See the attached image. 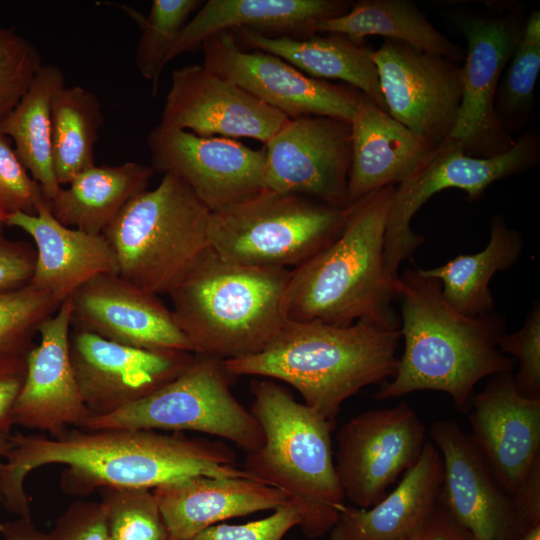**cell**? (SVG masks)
<instances>
[{"label":"cell","mask_w":540,"mask_h":540,"mask_svg":"<svg viewBox=\"0 0 540 540\" xmlns=\"http://www.w3.org/2000/svg\"><path fill=\"white\" fill-rule=\"evenodd\" d=\"M49 464L67 466L60 484L70 496H88L103 487L151 490L197 475L251 479L236 466L235 452L225 443L180 432L76 428L56 437L15 432L0 464V502L10 513L30 518L24 480Z\"/></svg>","instance_id":"obj_1"},{"label":"cell","mask_w":540,"mask_h":540,"mask_svg":"<svg viewBox=\"0 0 540 540\" xmlns=\"http://www.w3.org/2000/svg\"><path fill=\"white\" fill-rule=\"evenodd\" d=\"M397 300L404 349L395 375L375 394L378 400L432 390L446 393L457 410L467 412L482 379L514 370L515 361L497 345L506 333L504 317L458 312L444 298L440 281L419 268L399 275Z\"/></svg>","instance_id":"obj_2"},{"label":"cell","mask_w":540,"mask_h":540,"mask_svg":"<svg viewBox=\"0 0 540 540\" xmlns=\"http://www.w3.org/2000/svg\"><path fill=\"white\" fill-rule=\"evenodd\" d=\"M396 186L349 206L337 238L291 270L284 297L287 320L348 326L357 321L399 329L392 303L399 277L387 270L386 222Z\"/></svg>","instance_id":"obj_3"},{"label":"cell","mask_w":540,"mask_h":540,"mask_svg":"<svg viewBox=\"0 0 540 540\" xmlns=\"http://www.w3.org/2000/svg\"><path fill=\"white\" fill-rule=\"evenodd\" d=\"M400 341L399 329L365 321L336 326L287 320L263 351L223 361L232 376L288 383L304 404L335 424L345 400L395 375Z\"/></svg>","instance_id":"obj_4"},{"label":"cell","mask_w":540,"mask_h":540,"mask_svg":"<svg viewBox=\"0 0 540 540\" xmlns=\"http://www.w3.org/2000/svg\"><path fill=\"white\" fill-rule=\"evenodd\" d=\"M290 273L232 263L209 247L168 294L192 352L230 360L263 351L287 321Z\"/></svg>","instance_id":"obj_5"},{"label":"cell","mask_w":540,"mask_h":540,"mask_svg":"<svg viewBox=\"0 0 540 540\" xmlns=\"http://www.w3.org/2000/svg\"><path fill=\"white\" fill-rule=\"evenodd\" d=\"M251 392L250 411L260 423L264 443L247 453L242 468L251 479L282 490L303 507L299 527L307 537L328 533L345 504L332 452L335 424L273 380H254Z\"/></svg>","instance_id":"obj_6"},{"label":"cell","mask_w":540,"mask_h":540,"mask_svg":"<svg viewBox=\"0 0 540 540\" xmlns=\"http://www.w3.org/2000/svg\"><path fill=\"white\" fill-rule=\"evenodd\" d=\"M210 211L175 174L132 199L103 235L119 275L154 294H169L209 248Z\"/></svg>","instance_id":"obj_7"},{"label":"cell","mask_w":540,"mask_h":540,"mask_svg":"<svg viewBox=\"0 0 540 540\" xmlns=\"http://www.w3.org/2000/svg\"><path fill=\"white\" fill-rule=\"evenodd\" d=\"M349 207L261 189L210 213L209 247L222 259L251 267H298L343 230Z\"/></svg>","instance_id":"obj_8"},{"label":"cell","mask_w":540,"mask_h":540,"mask_svg":"<svg viewBox=\"0 0 540 540\" xmlns=\"http://www.w3.org/2000/svg\"><path fill=\"white\" fill-rule=\"evenodd\" d=\"M222 359L194 354L189 366L157 391L81 429L194 431L233 442L246 453L264 443L260 423L233 395Z\"/></svg>","instance_id":"obj_9"},{"label":"cell","mask_w":540,"mask_h":540,"mask_svg":"<svg viewBox=\"0 0 540 540\" xmlns=\"http://www.w3.org/2000/svg\"><path fill=\"white\" fill-rule=\"evenodd\" d=\"M540 161V137L535 128L523 132L506 152L492 157L464 154L448 143L439 146L433 159L415 176L396 186L384 237L388 272L398 277L399 266L424 242L411 221L436 193L459 189L469 201L480 199L494 182L526 172Z\"/></svg>","instance_id":"obj_10"},{"label":"cell","mask_w":540,"mask_h":540,"mask_svg":"<svg viewBox=\"0 0 540 540\" xmlns=\"http://www.w3.org/2000/svg\"><path fill=\"white\" fill-rule=\"evenodd\" d=\"M525 19L520 7L499 17L452 15L451 21L467 41V52L458 117L444 143L466 155L492 157L506 152L515 141L497 118L495 98Z\"/></svg>","instance_id":"obj_11"},{"label":"cell","mask_w":540,"mask_h":540,"mask_svg":"<svg viewBox=\"0 0 540 540\" xmlns=\"http://www.w3.org/2000/svg\"><path fill=\"white\" fill-rule=\"evenodd\" d=\"M426 442L423 422L404 401L348 420L337 433L334 461L345 499L358 508L378 503L417 463Z\"/></svg>","instance_id":"obj_12"},{"label":"cell","mask_w":540,"mask_h":540,"mask_svg":"<svg viewBox=\"0 0 540 540\" xmlns=\"http://www.w3.org/2000/svg\"><path fill=\"white\" fill-rule=\"evenodd\" d=\"M203 66L288 118L328 116L350 122L363 95L347 84L312 78L270 53L244 50L233 32L200 46Z\"/></svg>","instance_id":"obj_13"},{"label":"cell","mask_w":540,"mask_h":540,"mask_svg":"<svg viewBox=\"0 0 540 540\" xmlns=\"http://www.w3.org/2000/svg\"><path fill=\"white\" fill-rule=\"evenodd\" d=\"M351 124L328 116L288 118L264 145L263 188L347 208Z\"/></svg>","instance_id":"obj_14"},{"label":"cell","mask_w":540,"mask_h":540,"mask_svg":"<svg viewBox=\"0 0 540 540\" xmlns=\"http://www.w3.org/2000/svg\"><path fill=\"white\" fill-rule=\"evenodd\" d=\"M388 114L439 147L456 123L462 66L446 57L384 39L373 52Z\"/></svg>","instance_id":"obj_15"},{"label":"cell","mask_w":540,"mask_h":540,"mask_svg":"<svg viewBox=\"0 0 540 540\" xmlns=\"http://www.w3.org/2000/svg\"><path fill=\"white\" fill-rule=\"evenodd\" d=\"M151 167L177 175L210 211L263 189L266 150L226 137H204L161 123L147 136Z\"/></svg>","instance_id":"obj_16"},{"label":"cell","mask_w":540,"mask_h":540,"mask_svg":"<svg viewBox=\"0 0 540 540\" xmlns=\"http://www.w3.org/2000/svg\"><path fill=\"white\" fill-rule=\"evenodd\" d=\"M71 361L90 417L109 415L157 391L180 375L194 353L120 344L73 328Z\"/></svg>","instance_id":"obj_17"},{"label":"cell","mask_w":540,"mask_h":540,"mask_svg":"<svg viewBox=\"0 0 540 540\" xmlns=\"http://www.w3.org/2000/svg\"><path fill=\"white\" fill-rule=\"evenodd\" d=\"M443 465L439 501L472 540H519L527 530L469 434L452 419L429 429Z\"/></svg>","instance_id":"obj_18"},{"label":"cell","mask_w":540,"mask_h":540,"mask_svg":"<svg viewBox=\"0 0 540 540\" xmlns=\"http://www.w3.org/2000/svg\"><path fill=\"white\" fill-rule=\"evenodd\" d=\"M288 119L203 65L172 72L161 124L199 136L247 137L264 145Z\"/></svg>","instance_id":"obj_19"},{"label":"cell","mask_w":540,"mask_h":540,"mask_svg":"<svg viewBox=\"0 0 540 540\" xmlns=\"http://www.w3.org/2000/svg\"><path fill=\"white\" fill-rule=\"evenodd\" d=\"M72 304L64 300L38 327L39 343L27 353L26 377L12 409L13 425L56 437L90 417L75 377L69 347Z\"/></svg>","instance_id":"obj_20"},{"label":"cell","mask_w":540,"mask_h":540,"mask_svg":"<svg viewBox=\"0 0 540 540\" xmlns=\"http://www.w3.org/2000/svg\"><path fill=\"white\" fill-rule=\"evenodd\" d=\"M70 298L75 329L134 347L192 352L172 311L158 296L119 274L98 275Z\"/></svg>","instance_id":"obj_21"},{"label":"cell","mask_w":540,"mask_h":540,"mask_svg":"<svg viewBox=\"0 0 540 540\" xmlns=\"http://www.w3.org/2000/svg\"><path fill=\"white\" fill-rule=\"evenodd\" d=\"M470 437L492 473L510 495L540 461V399L518 392L513 373L491 376L474 394Z\"/></svg>","instance_id":"obj_22"},{"label":"cell","mask_w":540,"mask_h":540,"mask_svg":"<svg viewBox=\"0 0 540 540\" xmlns=\"http://www.w3.org/2000/svg\"><path fill=\"white\" fill-rule=\"evenodd\" d=\"M351 164L347 207L387 186H398L420 172L439 147L404 126L362 95L350 121Z\"/></svg>","instance_id":"obj_23"},{"label":"cell","mask_w":540,"mask_h":540,"mask_svg":"<svg viewBox=\"0 0 540 540\" xmlns=\"http://www.w3.org/2000/svg\"><path fill=\"white\" fill-rule=\"evenodd\" d=\"M5 224L23 230L34 241L36 261L29 285L60 303L98 275L119 274L117 256L104 235L62 224L46 199L35 214L13 213Z\"/></svg>","instance_id":"obj_24"},{"label":"cell","mask_w":540,"mask_h":540,"mask_svg":"<svg viewBox=\"0 0 540 540\" xmlns=\"http://www.w3.org/2000/svg\"><path fill=\"white\" fill-rule=\"evenodd\" d=\"M169 540H188L224 520L275 510L291 499L259 481L235 477L189 476L152 489Z\"/></svg>","instance_id":"obj_25"},{"label":"cell","mask_w":540,"mask_h":540,"mask_svg":"<svg viewBox=\"0 0 540 540\" xmlns=\"http://www.w3.org/2000/svg\"><path fill=\"white\" fill-rule=\"evenodd\" d=\"M351 6L345 0H208L181 30L168 62L221 32L246 29L269 36L308 37L317 34V24Z\"/></svg>","instance_id":"obj_26"},{"label":"cell","mask_w":540,"mask_h":540,"mask_svg":"<svg viewBox=\"0 0 540 540\" xmlns=\"http://www.w3.org/2000/svg\"><path fill=\"white\" fill-rule=\"evenodd\" d=\"M442 478L441 455L427 440L417 463L378 503L339 509L329 540H409L437 505Z\"/></svg>","instance_id":"obj_27"},{"label":"cell","mask_w":540,"mask_h":540,"mask_svg":"<svg viewBox=\"0 0 540 540\" xmlns=\"http://www.w3.org/2000/svg\"><path fill=\"white\" fill-rule=\"evenodd\" d=\"M238 32L241 42L251 49L278 56L312 78L341 80L388 113L371 48L357 45L337 33L296 38L269 36L246 29Z\"/></svg>","instance_id":"obj_28"},{"label":"cell","mask_w":540,"mask_h":540,"mask_svg":"<svg viewBox=\"0 0 540 540\" xmlns=\"http://www.w3.org/2000/svg\"><path fill=\"white\" fill-rule=\"evenodd\" d=\"M154 172L151 166L132 161L94 165L46 203L62 224L100 235L132 199L147 190Z\"/></svg>","instance_id":"obj_29"},{"label":"cell","mask_w":540,"mask_h":540,"mask_svg":"<svg viewBox=\"0 0 540 540\" xmlns=\"http://www.w3.org/2000/svg\"><path fill=\"white\" fill-rule=\"evenodd\" d=\"M523 239L504 217L495 214L490 222V239L477 253L460 254L445 264L419 271L436 278L446 301L458 312L475 317L493 312L495 302L489 288L494 274L509 270L520 258Z\"/></svg>","instance_id":"obj_30"},{"label":"cell","mask_w":540,"mask_h":540,"mask_svg":"<svg viewBox=\"0 0 540 540\" xmlns=\"http://www.w3.org/2000/svg\"><path fill=\"white\" fill-rule=\"evenodd\" d=\"M316 33L344 35L357 45L369 36L406 43L460 63L465 54L409 0H360L344 14L317 24Z\"/></svg>","instance_id":"obj_31"},{"label":"cell","mask_w":540,"mask_h":540,"mask_svg":"<svg viewBox=\"0 0 540 540\" xmlns=\"http://www.w3.org/2000/svg\"><path fill=\"white\" fill-rule=\"evenodd\" d=\"M64 85L61 69L43 64L27 93L0 122V132L13 140L19 160L39 184L46 200L53 199L62 188L53 166L51 105Z\"/></svg>","instance_id":"obj_32"},{"label":"cell","mask_w":540,"mask_h":540,"mask_svg":"<svg viewBox=\"0 0 540 540\" xmlns=\"http://www.w3.org/2000/svg\"><path fill=\"white\" fill-rule=\"evenodd\" d=\"M102 105L96 94L82 86L60 88L51 105V143L55 175L69 184L95 165L94 147L103 124Z\"/></svg>","instance_id":"obj_33"},{"label":"cell","mask_w":540,"mask_h":540,"mask_svg":"<svg viewBox=\"0 0 540 540\" xmlns=\"http://www.w3.org/2000/svg\"><path fill=\"white\" fill-rule=\"evenodd\" d=\"M540 71V12L525 19L521 37L500 78L495 112L504 131H521L530 122Z\"/></svg>","instance_id":"obj_34"},{"label":"cell","mask_w":540,"mask_h":540,"mask_svg":"<svg viewBox=\"0 0 540 540\" xmlns=\"http://www.w3.org/2000/svg\"><path fill=\"white\" fill-rule=\"evenodd\" d=\"M202 4L200 0H153L147 17L127 5L120 6L141 30L135 63L142 77L152 82L153 95L177 37Z\"/></svg>","instance_id":"obj_35"},{"label":"cell","mask_w":540,"mask_h":540,"mask_svg":"<svg viewBox=\"0 0 540 540\" xmlns=\"http://www.w3.org/2000/svg\"><path fill=\"white\" fill-rule=\"evenodd\" d=\"M98 492L109 540H169L152 490L103 487Z\"/></svg>","instance_id":"obj_36"},{"label":"cell","mask_w":540,"mask_h":540,"mask_svg":"<svg viewBox=\"0 0 540 540\" xmlns=\"http://www.w3.org/2000/svg\"><path fill=\"white\" fill-rule=\"evenodd\" d=\"M61 303L31 285L0 292V354L28 352L39 325Z\"/></svg>","instance_id":"obj_37"},{"label":"cell","mask_w":540,"mask_h":540,"mask_svg":"<svg viewBox=\"0 0 540 540\" xmlns=\"http://www.w3.org/2000/svg\"><path fill=\"white\" fill-rule=\"evenodd\" d=\"M42 66L32 42L0 25V122L18 105Z\"/></svg>","instance_id":"obj_38"},{"label":"cell","mask_w":540,"mask_h":540,"mask_svg":"<svg viewBox=\"0 0 540 540\" xmlns=\"http://www.w3.org/2000/svg\"><path fill=\"white\" fill-rule=\"evenodd\" d=\"M498 348L510 355L519 370L513 381L520 394L540 399V306L534 303L523 326L514 333H504L498 340Z\"/></svg>","instance_id":"obj_39"},{"label":"cell","mask_w":540,"mask_h":540,"mask_svg":"<svg viewBox=\"0 0 540 540\" xmlns=\"http://www.w3.org/2000/svg\"><path fill=\"white\" fill-rule=\"evenodd\" d=\"M44 200L41 187L19 160L10 138L0 132V209L8 216L35 214Z\"/></svg>","instance_id":"obj_40"},{"label":"cell","mask_w":540,"mask_h":540,"mask_svg":"<svg viewBox=\"0 0 540 540\" xmlns=\"http://www.w3.org/2000/svg\"><path fill=\"white\" fill-rule=\"evenodd\" d=\"M303 517V507L291 498L265 518L243 524H215L188 540H282L293 527L300 526Z\"/></svg>","instance_id":"obj_41"},{"label":"cell","mask_w":540,"mask_h":540,"mask_svg":"<svg viewBox=\"0 0 540 540\" xmlns=\"http://www.w3.org/2000/svg\"><path fill=\"white\" fill-rule=\"evenodd\" d=\"M43 540H109L102 503L74 501L55 520Z\"/></svg>","instance_id":"obj_42"},{"label":"cell","mask_w":540,"mask_h":540,"mask_svg":"<svg viewBox=\"0 0 540 540\" xmlns=\"http://www.w3.org/2000/svg\"><path fill=\"white\" fill-rule=\"evenodd\" d=\"M36 261V251L27 242L12 241L0 232V292L29 284Z\"/></svg>","instance_id":"obj_43"},{"label":"cell","mask_w":540,"mask_h":540,"mask_svg":"<svg viewBox=\"0 0 540 540\" xmlns=\"http://www.w3.org/2000/svg\"><path fill=\"white\" fill-rule=\"evenodd\" d=\"M27 353L0 354V424L14 426L11 413L25 381Z\"/></svg>","instance_id":"obj_44"},{"label":"cell","mask_w":540,"mask_h":540,"mask_svg":"<svg viewBox=\"0 0 540 540\" xmlns=\"http://www.w3.org/2000/svg\"><path fill=\"white\" fill-rule=\"evenodd\" d=\"M511 497L526 529L540 523V461L532 467Z\"/></svg>","instance_id":"obj_45"},{"label":"cell","mask_w":540,"mask_h":540,"mask_svg":"<svg viewBox=\"0 0 540 540\" xmlns=\"http://www.w3.org/2000/svg\"><path fill=\"white\" fill-rule=\"evenodd\" d=\"M409 540H472V538L438 499L431 514Z\"/></svg>","instance_id":"obj_46"},{"label":"cell","mask_w":540,"mask_h":540,"mask_svg":"<svg viewBox=\"0 0 540 540\" xmlns=\"http://www.w3.org/2000/svg\"><path fill=\"white\" fill-rule=\"evenodd\" d=\"M3 540H43L44 534L32 523L30 518H18L8 523H0Z\"/></svg>","instance_id":"obj_47"},{"label":"cell","mask_w":540,"mask_h":540,"mask_svg":"<svg viewBox=\"0 0 540 540\" xmlns=\"http://www.w3.org/2000/svg\"><path fill=\"white\" fill-rule=\"evenodd\" d=\"M11 429L10 425L0 424V464L10 448Z\"/></svg>","instance_id":"obj_48"},{"label":"cell","mask_w":540,"mask_h":540,"mask_svg":"<svg viewBox=\"0 0 540 540\" xmlns=\"http://www.w3.org/2000/svg\"><path fill=\"white\" fill-rule=\"evenodd\" d=\"M519 540H540V523L529 527Z\"/></svg>","instance_id":"obj_49"},{"label":"cell","mask_w":540,"mask_h":540,"mask_svg":"<svg viewBox=\"0 0 540 540\" xmlns=\"http://www.w3.org/2000/svg\"><path fill=\"white\" fill-rule=\"evenodd\" d=\"M8 215L0 209V223H6Z\"/></svg>","instance_id":"obj_50"}]
</instances>
